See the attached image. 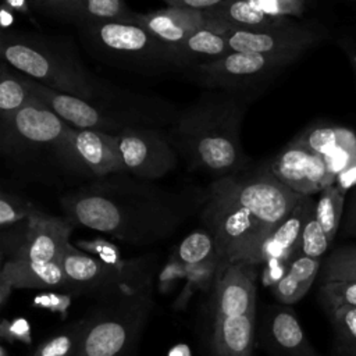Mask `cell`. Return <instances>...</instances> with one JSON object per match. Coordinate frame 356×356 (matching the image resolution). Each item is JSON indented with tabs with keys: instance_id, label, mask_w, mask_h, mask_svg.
<instances>
[{
	"instance_id": "cell-1",
	"label": "cell",
	"mask_w": 356,
	"mask_h": 356,
	"mask_svg": "<svg viewBox=\"0 0 356 356\" xmlns=\"http://www.w3.org/2000/svg\"><path fill=\"white\" fill-rule=\"evenodd\" d=\"M299 195L267 171L227 175L211 185L202 213L214 236L220 264H245L259 245L292 211Z\"/></svg>"
},
{
	"instance_id": "cell-2",
	"label": "cell",
	"mask_w": 356,
	"mask_h": 356,
	"mask_svg": "<svg viewBox=\"0 0 356 356\" xmlns=\"http://www.w3.org/2000/svg\"><path fill=\"white\" fill-rule=\"evenodd\" d=\"M63 207L72 224L100 231L128 245H150L170 236L191 214L186 200L153 192L88 189Z\"/></svg>"
},
{
	"instance_id": "cell-3",
	"label": "cell",
	"mask_w": 356,
	"mask_h": 356,
	"mask_svg": "<svg viewBox=\"0 0 356 356\" xmlns=\"http://www.w3.org/2000/svg\"><path fill=\"white\" fill-rule=\"evenodd\" d=\"M153 281L110 299L99 300L85 318L81 356H136L139 341L154 307Z\"/></svg>"
},
{
	"instance_id": "cell-4",
	"label": "cell",
	"mask_w": 356,
	"mask_h": 356,
	"mask_svg": "<svg viewBox=\"0 0 356 356\" xmlns=\"http://www.w3.org/2000/svg\"><path fill=\"white\" fill-rule=\"evenodd\" d=\"M235 104H220L188 115L179 131L185 152L196 167L227 177L245 164L239 143L241 114Z\"/></svg>"
},
{
	"instance_id": "cell-5",
	"label": "cell",
	"mask_w": 356,
	"mask_h": 356,
	"mask_svg": "<svg viewBox=\"0 0 356 356\" xmlns=\"http://www.w3.org/2000/svg\"><path fill=\"white\" fill-rule=\"evenodd\" d=\"M67 278L65 291L97 300L134 292L153 281L154 261L147 259L108 263L68 243L60 257Z\"/></svg>"
},
{
	"instance_id": "cell-6",
	"label": "cell",
	"mask_w": 356,
	"mask_h": 356,
	"mask_svg": "<svg viewBox=\"0 0 356 356\" xmlns=\"http://www.w3.org/2000/svg\"><path fill=\"white\" fill-rule=\"evenodd\" d=\"M1 53L11 67L36 82L82 99L93 96L92 86L83 74L65 61L56 60L46 51L24 42L3 40Z\"/></svg>"
},
{
	"instance_id": "cell-7",
	"label": "cell",
	"mask_w": 356,
	"mask_h": 356,
	"mask_svg": "<svg viewBox=\"0 0 356 356\" xmlns=\"http://www.w3.org/2000/svg\"><path fill=\"white\" fill-rule=\"evenodd\" d=\"M3 128L8 131L11 139H18V142L26 145L56 147L72 164L86 168L72 143L75 128L63 121L35 96L8 121H4Z\"/></svg>"
},
{
	"instance_id": "cell-8",
	"label": "cell",
	"mask_w": 356,
	"mask_h": 356,
	"mask_svg": "<svg viewBox=\"0 0 356 356\" xmlns=\"http://www.w3.org/2000/svg\"><path fill=\"white\" fill-rule=\"evenodd\" d=\"M270 170L277 179L299 195L312 196L335 184L324 159L292 140L271 161Z\"/></svg>"
},
{
	"instance_id": "cell-9",
	"label": "cell",
	"mask_w": 356,
	"mask_h": 356,
	"mask_svg": "<svg viewBox=\"0 0 356 356\" xmlns=\"http://www.w3.org/2000/svg\"><path fill=\"white\" fill-rule=\"evenodd\" d=\"M117 138L125 172L154 179L175 167V153L156 132L142 128H122Z\"/></svg>"
},
{
	"instance_id": "cell-10",
	"label": "cell",
	"mask_w": 356,
	"mask_h": 356,
	"mask_svg": "<svg viewBox=\"0 0 356 356\" xmlns=\"http://www.w3.org/2000/svg\"><path fill=\"white\" fill-rule=\"evenodd\" d=\"M225 38L231 51L285 54L293 57H299L318 40V35L314 31L282 22L261 29H234Z\"/></svg>"
},
{
	"instance_id": "cell-11",
	"label": "cell",
	"mask_w": 356,
	"mask_h": 356,
	"mask_svg": "<svg viewBox=\"0 0 356 356\" xmlns=\"http://www.w3.org/2000/svg\"><path fill=\"white\" fill-rule=\"evenodd\" d=\"M74 224L70 220L47 216L39 210L28 218V229L14 260L26 261H60L70 243ZM10 259V260H13Z\"/></svg>"
},
{
	"instance_id": "cell-12",
	"label": "cell",
	"mask_w": 356,
	"mask_h": 356,
	"mask_svg": "<svg viewBox=\"0 0 356 356\" xmlns=\"http://www.w3.org/2000/svg\"><path fill=\"white\" fill-rule=\"evenodd\" d=\"M316 203L312 196H302L292 211L271 231V234L259 245L243 266L249 270L264 264L270 259L289 261L296 256L300 235L309 216L314 211Z\"/></svg>"
},
{
	"instance_id": "cell-13",
	"label": "cell",
	"mask_w": 356,
	"mask_h": 356,
	"mask_svg": "<svg viewBox=\"0 0 356 356\" xmlns=\"http://www.w3.org/2000/svg\"><path fill=\"white\" fill-rule=\"evenodd\" d=\"M19 79L35 97L72 128L103 131L108 127H114L113 120L103 115L85 99L56 90L28 76Z\"/></svg>"
},
{
	"instance_id": "cell-14",
	"label": "cell",
	"mask_w": 356,
	"mask_h": 356,
	"mask_svg": "<svg viewBox=\"0 0 356 356\" xmlns=\"http://www.w3.org/2000/svg\"><path fill=\"white\" fill-rule=\"evenodd\" d=\"M298 57L285 54H263L246 51H229L216 60L200 64V71L211 79L228 82H245L274 72Z\"/></svg>"
},
{
	"instance_id": "cell-15",
	"label": "cell",
	"mask_w": 356,
	"mask_h": 356,
	"mask_svg": "<svg viewBox=\"0 0 356 356\" xmlns=\"http://www.w3.org/2000/svg\"><path fill=\"white\" fill-rule=\"evenodd\" d=\"M241 263L218 266L214 291V318L256 312V286Z\"/></svg>"
},
{
	"instance_id": "cell-16",
	"label": "cell",
	"mask_w": 356,
	"mask_h": 356,
	"mask_svg": "<svg viewBox=\"0 0 356 356\" xmlns=\"http://www.w3.org/2000/svg\"><path fill=\"white\" fill-rule=\"evenodd\" d=\"M67 278L60 261L7 260L1 264L0 300L6 303L13 289H64Z\"/></svg>"
},
{
	"instance_id": "cell-17",
	"label": "cell",
	"mask_w": 356,
	"mask_h": 356,
	"mask_svg": "<svg viewBox=\"0 0 356 356\" xmlns=\"http://www.w3.org/2000/svg\"><path fill=\"white\" fill-rule=\"evenodd\" d=\"M261 335L278 356H314L295 313L285 306L266 309Z\"/></svg>"
},
{
	"instance_id": "cell-18",
	"label": "cell",
	"mask_w": 356,
	"mask_h": 356,
	"mask_svg": "<svg viewBox=\"0 0 356 356\" xmlns=\"http://www.w3.org/2000/svg\"><path fill=\"white\" fill-rule=\"evenodd\" d=\"M135 24L145 28L172 50L182 44L197 29L206 28L207 18L203 11L168 7L149 14L136 15Z\"/></svg>"
},
{
	"instance_id": "cell-19",
	"label": "cell",
	"mask_w": 356,
	"mask_h": 356,
	"mask_svg": "<svg viewBox=\"0 0 356 356\" xmlns=\"http://www.w3.org/2000/svg\"><path fill=\"white\" fill-rule=\"evenodd\" d=\"M74 147L89 171L95 175L125 172L117 135L97 129H74Z\"/></svg>"
},
{
	"instance_id": "cell-20",
	"label": "cell",
	"mask_w": 356,
	"mask_h": 356,
	"mask_svg": "<svg viewBox=\"0 0 356 356\" xmlns=\"http://www.w3.org/2000/svg\"><path fill=\"white\" fill-rule=\"evenodd\" d=\"M99 42L110 50L125 54H156L159 50L172 53L171 47L156 39L150 32L138 24L106 21L95 28Z\"/></svg>"
},
{
	"instance_id": "cell-21",
	"label": "cell",
	"mask_w": 356,
	"mask_h": 356,
	"mask_svg": "<svg viewBox=\"0 0 356 356\" xmlns=\"http://www.w3.org/2000/svg\"><path fill=\"white\" fill-rule=\"evenodd\" d=\"M203 13L207 26L224 36L234 29H261L282 21L261 13L249 0H225Z\"/></svg>"
},
{
	"instance_id": "cell-22",
	"label": "cell",
	"mask_w": 356,
	"mask_h": 356,
	"mask_svg": "<svg viewBox=\"0 0 356 356\" xmlns=\"http://www.w3.org/2000/svg\"><path fill=\"white\" fill-rule=\"evenodd\" d=\"M256 339V312L214 318V356H252Z\"/></svg>"
},
{
	"instance_id": "cell-23",
	"label": "cell",
	"mask_w": 356,
	"mask_h": 356,
	"mask_svg": "<svg viewBox=\"0 0 356 356\" xmlns=\"http://www.w3.org/2000/svg\"><path fill=\"white\" fill-rule=\"evenodd\" d=\"M320 270V260L307 256H295L286 274L271 289L274 296L284 305L300 300L314 282Z\"/></svg>"
},
{
	"instance_id": "cell-24",
	"label": "cell",
	"mask_w": 356,
	"mask_h": 356,
	"mask_svg": "<svg viewBox=\"0 0 356 356\" xmlns=\"http://www.w3.org/2000/svg\"><path fill=\"white\" fill-rule=\"evenodd\" d=\"M46 6L50 8L83 18H95L97 21H118L135 24L136 17H129L122 0H49Z\"/></svg>"
},
{
	"instance_id": "cell-25",
	"label": "cell",
	"mask_w": 356,
	"mask_h": 356,
	"mask_svg": "<svg viewBox=\"0 0 356 356\" xmlns=\"http://www.w3.org/2000/svg\"><path fill=\"white\" fill-rule=\"evenodd\" d=\"M85 332V318L70 323L43 342L29 356H81L82 339ZM0 356H10L1 346Z\"/></svg>"
},
{
	"instance_id": "cell-26",
	"label": "cell",
	"mask_w": 356,
	"mask_h": 356,
	"mask_svg": "<svg viewBox=\"0 0 356 356\" xmlns=\"http://www.w3.org/2000/svg\"><path fill=\"white\" fill-rule=\"evenodd\" d=\"M174 56L206 58V61L216 60L229 53V46L224 35L217 33L209 26L197 29L182 44L172 49Z\"/></svg>"
},
{
	"instance_id": "cell-27",
	"label": "cell",
	"mask_w": 356,
	"mask_h": 356,
	"mask_svg": "<svg viewBox=\"0 0 356 356\" xmlns=\"http://www.w3.org/2000/svg\"><path fill=\"white\" fill-rule=\"evenodd\" d=\"M346 191L332 184L320 192L318 200L316 202L314 214L320 225L323 227L330 242L335 238L345 209Z\"/></svg>"
},
{
	"instance_id": "cell-28",
	"label": "cell",
	"mask_w": 356,
	"mask_h": 356,
	"mask_svg": "<svg viewBox=\"0 0 356 356\" xmlns=\"http://www.w3.org/2000/svg\"><path fill=\"white\" fill-rule=\"evenodd\" d=\"M184 266H197L209 261H218L214 236L206 229H196L182 239L174 254Z\"/></svg>"
},
{
	"instance_id": "cell-29",
	"label": "cell",
	"mask_w": 356,
	"mask_h": 356,
	"mask_svg": "<svg viewBox=\"0 0 356 356\" xmlns=\"http://www.w3.org/2000/svg\"><path fill=\"white\" fill-rule=\"evenodd\" d=\"M33 99V95L26 89L19 78L8 74L3 67L0 79V111L1 121H8L19 108Z\"/></svg>"
},
{
	"instance_id": "cell-30",
	"label": "cell",
	"mask_w": 356,
	"mask_h": 356,
	"mask_svg": "<svg viewBox=\"0 0 356 356\" xmlns=\"http://www.w3.org/2000/svg\"><path fill=\"white\" fill-rule=\"evenodd\" d=\"M334 280H356V243L335 249L323 267V282Z\"/></svg>"
},
{
	"instance_id": "cell-31",
	"label": "cell",
	"mask_w": 356,
	"mask_h": 356,
	"mask_svg": "<svg viewBox=\"0 0 356 356\" xmlns=\"http://www.w3.org/2000/svg\"><path fill=\"white\" fill-rule=\"evenodd\" d=\"M330 243L331 242H330L328 236L325 235L323 227L317 221L316 214L313 211L309 216V218L303 227L296 256H307L312 259L321 260V257L327 252Z\"/></svg>"
},
{
	"instance_id": "cell-32",
	"label": "cell",
	"mask_w": 356,
	"mask_h": 356,
	"mask_svg": "<svg viewBox=\"0 0 356 356\" xmlns=\"http://www.w3.org/2000/svg\"><path fill=\"white\" fill-rule=\"evenodd\" d=\"M320 299L330 312L339 306L356 307V280H334L323 282Z\"/></svg>"
},
{
	"instance_id": "cell-33",
	"label": "cell",
	"mask_w": 356,
	"mask_h": 356,
	"mask_svg": "<svg viewBox=\"0 0 356 356\" xmlns=\"http://www.w3.org/2000/svg\"><path fill=\"white\" fill-rule=\"evenodd\" d=\"M330 314L339 341L356 356V307L339 306L331 309Z\"/></svg>"
},
{
	"instance_id": "cell-34",
	"label": "cell",
	"mask_w": 356,
	"mask_h": 356,
	"mask_svg": "<svg viewBox=\"0 0 356 356\" xmlns=\"http://www.w3.org/2000/svg\"><path fill=\"white\" fill-rule=\"evenodd\" d=\"M33 211H36V209L31 203H26L14 195L1 193L0 196V225L1 227H8L21 221H26L33 214Z\"/></svg>"
},
{
	"instance_id": "cell-35",
	"label": "cell",
	"mask_w": 356,
	"mask_h": 356,
	"mask_svg": "<svg viewBox=\"0 0 356 356\" xmlns=\"http://www.w3.org/2000/svg\"><path fill=\"white\" fill-rule=\"evenodd\" d=\"M257 10L274 18L298 17L305 10L303 0H249Z\"/></svg>"
},
{
	"instance_id": "cell-36",
	"label": "cell",
	"mask_w": 356,
	"mask_h": 356,
	"mask_svg": "<svg viewBox=\"0 0 356 356\" xmlns=\"http://www.w3.org/2000/svg\"><path fill=\"white\" fill-rule=\"evenodd\" d=\"M289 267V261L281 260V259H270L268 261L264 263V268H263V284L267 286H274L280 280L284 278V275L286 274Z\"/></svg>"
},
{
	"instance_id": "cell-37",
	"label": "cell",
	"mask_w": 356,
	"mask_h": 356,
	"mask_svg": "<svg viewBox=\"0 0 356 356\" xmlns=\"http://www.w3.org/2000/svg\"><path fill=\"white\" fill-rule=\"evenodd\" d=\"M81 245H85L86 249H89L93 254H97V257L104 261H108V263L122 261L117 248L106 241L100 239V241H95V242H81Z\"/></svg>"
},
{
	"instance_id": "cell-38",
	"label": "cell",
	"mask_w": 356,
	"mask_h": 356,
	"mask_svg": "<svg viewBox=\"0 0 356 356\" xmlns=\"http://www.w3.org/2000/svg\"><path fill=\"white\" fill-rule=\"evenodd\" d=\"M163 1L167 3L170 7L206 11L209 8L218 6L220 3H222L225 0H163Z\"/></svg>"
},
{
	"instance_id": "cell-39",
	"label": "cell",
	"mask_w": 356,
	"mask_h": 356,
	"mask_svg": "<svg viewBox=\"0 0 356 356\" xmlns=\"http://www.w3.org/2000/svg\"><path fill=\"white\" fill-rule=\"evenodd\" d=\"M342 231L345 236H356V186L352 191V196L345 210V221Z\"/></svg>"
},
{
	"instance_id": "cell-40",
	"label": "cell",
	"mask_w": 356,
	"mask_h": 356,
	"mask_svg": "<svg viewBox=\"0 0 356 356\" xmlns=\"http://www.w3.org/2000/svg\"><path fill=\"white\" fill-rule=\"evenodd\" d=\"M4 4L11 10H17L19 13H28L26 0H4Z\"/></svg>"
},
{
	"instance_id": "cell-41",
	"label": "cell",
	"mask_w": 356,
	"mask_h": 356,
	"mask_svg": "<svg viewBox=\"0 0 356 356\" xmlns=\"http://www.w3.org/2000/svg\"><path fill=\"white\" fill-rule=\"evenodd\" d=\"M10 10H11V8L7 7L6 4L1 7V25H3V28L10 26V25L13 24V21H14V17H13V14H11Z\"/></svg>"
},
{
	"instance_id": "cell-42",
	"label": "cell",
	"mask_w": 356,
	"mask_h": 356,
	"mask_svg": "<svg viewBox=\"0 0 356 356\" xmlns=\"http://www.w3.org/2000/svg\"><path fill=\"white\" fill-rule=\"evenodd\" d=\"M349 60H350V64H352V68L355 72V78H356V51L349 53Z\"/></svg>"
},
{
	"instance_id": "cell-43",
	"label": "cell",
	"mask_w": 356,
	"mask_h": 356,
	"mask_svg": "<svg viewBox=\"0 0 356 356\" xmlns=\"http://www.w3.org/2000/svg\"><path fill=\"white\" fill-rule=\"evenodd\" d=\"M39 1H44V3H46V1H49V0H39Z\"/></svg>"
},
{
	"instance_id": "cell-44",
	"label": "cell",
	"mask_w": 356,
	"mask_h": 356,
	"mask_svg": "<svg viewBox=\"0 0 356 356\" xmlns=\"http://www.w3.org/2000/svg\"><path fill=\"white\" fill-rule=\"evenodd\" d=\"M314 356H316V355H314Z\"/></svg>"
}]
</instances>
